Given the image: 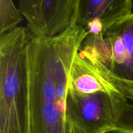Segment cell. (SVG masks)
Masks as SVG:
<instances>
[{
    "instance_id": "1",
    "label": "cell",
    "mask_w": 133,
    "mask_h": 133,
    "mask_svg": "<svg viewBox=\"0 0 133 133\" xmlns=\"http://www.w3.org/2000/svg\"><path fill=\"white\" fill-rule=\"evenodd\" d=\"M87 32L73 22L51 37H32L28 47L30 133H70L66 117L71 66Z\"/></svg>"
},
{
    "instance_id": "2",
    "label": "cell",
    "mask_w": 133,
    "mask_h": 133,
    "mask_svg": "<svg viewBox=\"0 0 133 133\" xmlns=\"http://www.w3.org/2000/svg\"><path fill=\"white\" fill-rule=\"evenodd\" d=\"M32 37L20 26L0 35V133H30L28 47Z\"/></svg>"
},
{
    "instance_id": "3",
    "label": "cell",
    "mask_w": 133,
    "mask_h": 133,
    "mask_svg": "<svg viewBox=\"0 0 133 133\" xmlns=\"http://www.w3.org/2000/svg\"><path fill=\"white\" fill-rule=\"evenodd\" d=\"M78 51L97 60L116 77L133 82V13L103 33L87 34Z\"/></svg>"
},
{
    "instance_id": "4",
    "label": "cell",
    "mask_w": 133,
    "mask_h": 133,
    "mask_svg": "<svg viewBox=\"0 0 133 133\" xmlns=\"http://www.w3.org/2000/svg\"><path fill=\"white\" fill-rule=\"evenodd\" d=\"M111 91L79 93L68 87L66 117L69 124L79 133L112 132L116 114Z\"/></svg>"
},
{
    "instance_id": "5",
    "label": "cell",
    "mask_w": 133,
    "mask_h": 133,
    "mask_svg": "<svg viewBox=\"0 0 133 133\" xmlns=\"http://www.w3.org/2000/svg\"><path fill=\"white\" fill-rule=\"evenodd\" d=\"M76 0H19L18 10L33 37H51L73 23Z\"/></svg>"
},
{
    "instance_id": "6",
    "label": "cell",
    "mask_w": 133,
    "mask_h": 133,
    "mask_svg": "<svg viewBox=\"0 0 133 133\" xmlns=\"http://www.w3.org/2000/svg\"><path fill=\"white\" fill-rule=\"evenodd\" d=\"M132 0H76L73 22L87 34L103 33L118 20L132 14Z\"/></svg>"
},
{
    "instance_id": "7",
    "label": "cell",
    "mask_w": 133,
    "mask_h": 133,
    "mask_svg": "<svg viewBox=\"0 0 133 133\" xmlns=\"http://www.w3.org/2000/svg\"><path fill=\"white\" fill-rule=\"evenodd\" d=\"M99 74L112 85V99L116 114V123L112 132L133 133V82L123 80L110 73L93 57L83 53Z\"/></svg>"
},
{
    "instance_id": "8",
    "label": "cell",
    "mask_w": 133,
    "mask_h": 133,
    "mask_svg": "<svg viewBox=\"0 0 133 133\" xmlns=\"http://www.w3.org/2000/svg\"><path fill=\"white\" fill-rule=\"evenodd\" d=\"M22 16L12 0H0V35L17 28Z\"/></svg>"
},
{
    "instance_id": "9",
    "label": "cell",
    "mask_w": 133,
    "mask_h": 133,
    "mask_svg": "<svg viewBox=\"0 0 133 133\" xmlns=\"http://www.w3.org/2000/svg\"><path fill=\"white\" fill-rule=\"evenodd\" d=\"M70 133H79V132H77V131L75 129H74V130H72L71 132H70Z\"/></svg>"
}]
</instances>
